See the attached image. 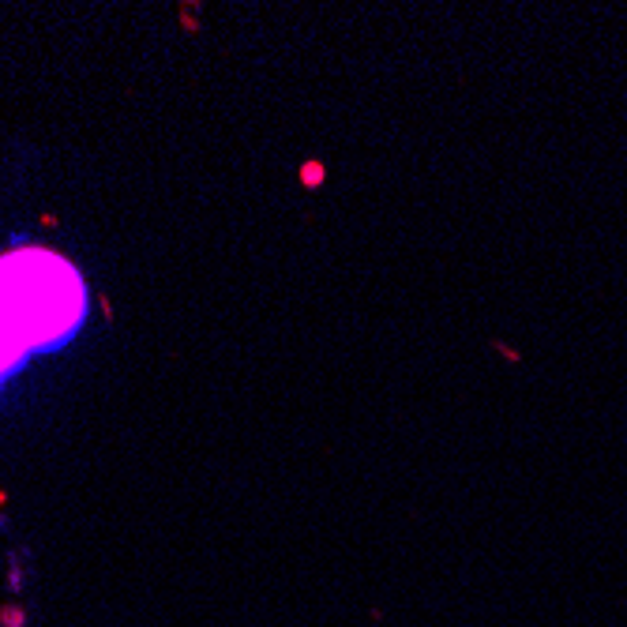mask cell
Masks as SVG:
<instances>
[{
  "mask_svg": "<svg viewBox=\"0 0 627 627\" xmlns=\"http://www.w3.org/2000/svg\"><path fill=\"white\" fill-rule=\"evenodd\" d=\"M0 316L23 349L60 342L83 320L80 274L38 248L0 259Z\"/></svg>",
  "mask_w": 627,
  "mask_h": 627,
  "instance_id": "obj_1",
  "label": "cell"
},
{
  "mask_svg": "<svg viewBox=\"0 0 627 627\" xmlns=\"http://www.w3.org/2000/svg\"><path fill=\"white\" fill-rule=\"evenodd\" d=\"M23 354H27V349L19 346V338L11 334V327H8L4 320H0V372H4L16 357H23Z\"/></svg>",
  "mask_w": 627,
  "mask_h": 627,
  "instance_id": "obj_2",
  "label": "cell"
}]
</instances>
